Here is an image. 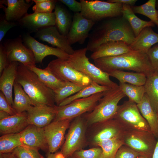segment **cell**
<instances>
[{"label":"cell","instance_id":"10","mask_svg":"<svg viewBox=\"0 0 158 158\" xmlns=\"http://www.w3.org/2000/svg\"><path fill=\"white\" fill-rule=\"evenodd\" d=\"M124 144L141 156L152 158L157 138L151 132L126 130L123 136Z\"/></svg>","mask_w":158,"mask_h":158},{"label":"cell","instance_id":"15","mask_svg":"<svg viewBox=\"0 0 158 158\" xmlns=\"http://www.w3.org/2000/svg\"><path fill=\"white\" fill-rule=\"evenodd\" d=\"M24 44L33 52L36 63H42L44 59L49 55H54L58 59L67 60L70 55L60 49L49 46L36 40L29 34L23 37Z\"/></svg>","mask_w":158,"mask_h":158},{"label":"cell","instance_id":"36","mask_svg":"<svg viewBox=\"0 0 158 158\" xmlns=\"http://www.w3.org/2000/svg\"><path fill=\"white\" fill-rule=\"evenodd\" d=\"M20 132L4 135L0 137V153H11L22 145Z\"/></svg>","mask_w":158,"mask_h":158},{"label":"cell","instance_id":"54","mask_svg":"<svg viewBox=\"0 0 158 158\" xmlns=\"http://www.w3.org/2000/svg\"><path fill=\"white\" fill-rule=\"evenodd\" d=\"M156 8L158 10V0H156Z\"/></svg>","mask_w":158,"mask_h":158},{"label":"cell","instance_id":"56","mask_svg":"<svg viewBox=\"0 0 158 158\" xmlns=\"http://www.w3.org/2000/svg\"><path fill=\"white\" fill-rule=\"evenodd\" d=\"M66 158H75L74 157L72 156H70V157H67Z\"/></svg>","mask_w":158,"mask_h":158},{"label":"cell","instance_id":"11","mask_svg":"<svg viewBox=\"0 0 158 158\" xmlns=\"http://www.w3.org/2000/svg\"><path fill=\"white\" fill-rule=\"evenodd\" d=\"M56 77L65 82L87 86L93 80L72 67L67 60L57 59L52 60L47 67Z\"/></svg>","mask_w":158,"mask_h":158},{"label":"cell","instance_id":"31","mask_svg":"<svg viewBox=\"0 0 158 158\" xmlns=\"http://www.w3.org/2000/svg\"><path fill=\"white\" fill-rule=\"evenodd\" d=\"M54 10L55 26L61 35L67 37L71 25L73 18L64 8L57 3Z\"/></svg>","mask_w":158,"mask_h":158},{"label":"cell","instance_id":"53","mask_svg":"<svg viewBox=\"0 0 158 158\" xmlns=\"http://www.w3.org/2000/svg\"><path fill=\"white\" fill-rule=\"evenodd\" d=\"M137 158H148L147 157L144 156H140L137 157Z\"/></svg>","mask_w":158,"mask_h":158},{"label":"cell","instance_id":"45","mask_svg":"<svg viewBox=\"0 0 158 158\" xmlns=\"http://www.w3.org/2000/svg\"><path fill=\"white\" fill-rule=\"evenodd\" d=\"M13 22L7 20L4 18L0 20V42L2 41L7 31L11 28L16 26Z\"/></svg>","mask_w":158,"mask_h":158},{"label":"cell","instance_id":"39","mask_svg":"<svg viewBox=\"0 0 158 158\" xmlns=\"http://www.w3.org/2000/svg\"><path fill=\"white\" fill-rule=\"evenodd\" d=\"M38 149L22 145L16 148L12 152L17 158H44Z\"/></svg>","mask_w":158,"mask_h":158},{"label":"cell","instance_id":"9","mask_svg":"<svg viewBox=\"0 0 158 158\" xmlns=\"http://www.w3.org/2000/svg\"><path fill=\"white\" fill-rule=\"evenodd\" d=\"M104 92L76 99L65 106H57L56 114L54 121L64 119L72 120L87 112H91L103 96Z\"/></svg>","mask_w":158,"mask_h":158},{"label":"cell","instance_id":"7","mask_svg":"<svg viewBox=\"0 0 158 158\" xmlns=\"http://www.w3.org/2000/svg\"><path fill=\"white\" fill-rule=\"evenodd\" d=\"M114 118L126 130H138L151 132L150 126L134 102L128 100L119 105Z\"/></svg>","mask_w":158,"mask_h":158},{"label":"cell","instance_id":"37","mask_svg":"<svg viewBox=\"0 0 158 158\" xmlns=\"http://www.w3.org/2000/svg\"><path fill=\"white\" fill-rule=\"evenodd\" d=\"M86 86L69 82H66L63 87L54 91L55 103L59 106L65 99L75 94Z\"/></svg>","mask_w":158,"mask_h":158},{"label":"cell","instance_id":"17","mask_svg":"<svg viewBox=\"0 0 158 158\" xmlns=\"http://www.w3.org/2000/svg\"><path fill=\"white\" fill-rule=\"evenodd\" d=\"M35 36L40 40L56 47L69 55H72L74 51L68 43L67 37L61 35L55 26L39 30L36 32Z\"/></svg>","mask_w":158,"mask_h":158},{"label":"cell","instance_id":"29","mask_svg":"<svg viewBox=\"0 0 158 158\" xmlns=\"http://www.w3.org/2000/svg\"><path fill=\"white\" fill-rule=\"evenodd\" d=\"M109 76L116 78L120 83H127L137 86H144L147 76L144 73L115 70L107 73Z\"/></svg>","mask_w":158,"mask_h":158},{"label":"cell","instance_id":"55","mask_svg":"<svg viewBox=\"0 0 158 158\" xmlns=\"http://www.w3.org/2000/svg\"><path fill=\"white\" fill-rule=\"evenodd\" d=\"M0 158H4L2 154L1 153H0Z\"/></svg>","mask_w":158,"mask_h":158},{"label":"cell","instance_id":"20","mask_svg":"<svg viewBox=\"0 0 158 158\" xmlns=\"http://www.w3.org/2000/svg\"><path fill=\"white\" fill-rule=\"evenodd\" d=\"M19 21L24 27L36 32L46 27L55 26L56 24L54 12L51 13H34L27 14Z\"/></svg>","mask_w":158,"mask_h":158},{"label":"cell","instance_id":"22","mask_svg":"<svg viewBox=\"0 0 158 158\" xmlns=\"http://www.w3.org/2000/svg\"><path fill=\"white\" fill-rule=\"evenodd\" d=\"M29 125L27 111L17 113L0 120V132L4 135L19 133Z\"/></svg>","mask_w":158,"mask_h":158},{"label":"cell","instance_id":"38","mask_svg":"<svg viewBox=\"0 0 158 158\" xmlns=\"http://www.w3.org/2000/svg\"><path fill=\"white\" fill-rule=\"evenodd\" d=\"M119 86L126 96L128 97V100L137 104L141 102L145 94L144 86L119 83Z\"/></svg>","mask_w":158,"mask_h":158},{"label":"cell","instance_id":"34","mask_svg":"<svg viewBox=\"0 0 158 158\" xmlns=\"http://www.w3.org/2000/svg\"><path fill=\"white\" fill-rule=\"evenodd\" d=\"M124 144L122 138L115 137L100 141L96 145L101 148L104 158H114L118 149Z\"/></svg>","mask_w":158,"mask_h":158},{"label":"cell","instance_id":"25","mask_svg":"<svg viewBox=\"0 0 158 158\" xmlns=\"http://www.w3.org/2000/svg\"><path fill=\"white\" fill-rule=\"evenodd\" d=\"M3 2L7 6L4 8L5 18L11 22L21 19L28 14V10L32 4L24 0H7Z\"/></svg>","mask_w":158,"mask_h":158},{"label":"cell","instance_id":"3","mask_svg":"<svg viewBox=\"0 0 158 158\" xmlns=\"http://www.w3.org/2000/svg\"><path fill=\"white\" fill-rule=\"evenodd\" d=\"M15 81L22 86L34 106L39 104L55 106L54 91L47 87L34 72L19 62Z\"/></svg>","mask_w":158,"mask_h":158},{"label":"cell","instance_id":"8","mask_svg":"<svg viewBox=\"0 0 158 158\" xmlns=\"http://www.w3.org/2000/svg\"><path fill=\"white\" fill-rule=\"evenodd\" d=\"M74 119L70 123L60 152L64 158L72 156L75 152L83 149L86 141L87 125L85 118L81 115Z\"/></svg>","mask_w":158,"mask_h":158},{"label":"cell","instance_id":"51","mask_svg":"<svg viewBox=\"0 0 158 158\" xmlns=\"http://www.w3.org/2000/svg\"><path fill=\"white\" fill-rule=\"evenodd\" d=\"M10 115L8 113L3 111H0V120L5 118Z\"/></svg>","mask_w":158,"mask_h":158},{"label":"cell","instance_id":"32","mask_svg":"<svg viewBox=\"0 0 158 158\" xmlns=\"http://www.w3.org/2000/svg\"><path fill=\"white\" fill-rule=\"evenodd\" d=\"M111 88L108 86L100 85L93 81L90 84L86 86L77 93L65 99L59 106H65L76 99L87 97L98 93L107 91Z\"/></svg>","mask_w":158,"mask_h":158},{"label":"cell","instance_id":"21","mask_svg":"<svg viewBox=\"0 0 158 158\" xmlns=\"http://www.w3.org/2000/svg\"><path fill=\"white\" fill-rule=\"evenodd\" d=\"M19 64V62L17 61L10 63L3 71L0 78V91L4 94L11 107L13 102V89Z\"/></svg>","mask_w":158,"mask_h":158},{"label":"cell","instance_id":"13","mask_svg":"<svg viewBox=\"0 0 158 158\" xmlns=\"http://www.w3.org/2000/svg\"><path fill=\"white\" fill-rule=\"evenodd\" d=\"M71 120L54 121L44 128L49 153L56 152L62 146L66 131L69 128Z\"/></svg>","mask_w":158,"mask_h":158},{"label":"cell","instance_id":"4","mask_svg":"<svg viewBox=\"0 0 158 158\" xmlns=\"http://www.w3.org/2000/svg\"><path fill=\"white\" fill-rule=\"evenodd\" d=\"M125 97L119 86L105 91L94 109L84 115L87 125L113 118L118 107V102Z\"/></svg>","mask_w":158,"mask_h":158},{"label":"cell","instance_id":"49","mask_svg":"<svg viewBox=\"0 0 158 158\" xmlns=\"http://www.w3.org/2000/svg\"><path fill=\"white\" fill-rule=\"evenodd\" d=\"M47 158H64L60 152H56L54 153H49Z\"/></svg>","mask_w":158,"mask_h":158},{"label":"cell","instance_id":"46","mask_svg":"<svg viewBox=\"0 0 158 158\" xmlns=\"http://www.w3.org/2000/svg\"><path fill=\"white\" fill-rule=\"evenodd\" d=\"M59 1L66 5L75 13H80L81 11L82 5L80 2L75 0H60Z\"/></svg>","mask_w":158,"mask_h":158},{"label":"cell","instance_id":"47","mask_svg":"<svg viewBox=\"0 0 158 158\" xmlns=\"http://www.w3.org/2000/svg\"><path fill=\"white\" fill-rule=\"evenodd\" d=\"M9 63L5 48L2 44L0 46V74L1 75L4 69L8 65Z\"/></svg>","mask_w":158,"mask_h":158},{"label":"cell","instance_id":"16","mask_svg":"<svg viewBox=\"0 0 158 158\" xmlns=\"http://www.w3.org/2000/svg\"><path fill=\"white\" fill-rule=\"evenodd\" d=\"M57 106H50L39 104L32 106L27 111L29 125L44 128L54 120L57 112Z\"/></svg>","mask_w":158,"mask_h":158},{"label":"cell","instance_id":"30","mask_svg":"<svg viewBox=\"0 0 158 158\" xmlns=\"http://www.w3.org/2000/svg\"><path fill=\"white\" fill-rule=\"evenodd\" d=\"M28 68L36 74L40 79L47 87L54 91L65 84L66 82L58 78L47 67L42 69L33 66Z\"/></svg>","mask_w":158,"mask_h":158},{"label":"cell","instance_id":"35","mask_svg":"<svg viewBox=\"0 0 158 158\" xmlns=\"http://www.w3.org/2000/svg\"><path fill=\"white\" fill-rule=\"evenodd\" d=\"M156 0H149L140 6H131L135 13L141 14L148 18L158 28V17L156 10Z\"/></svg>","mask_w":158,"mask_h":158},{"label":"cell","instance_id":"12","mask_svg":"<svg viewBox=\"0 0 158 158\" xmlns=\"http://www.w3.org/2000/svg\"><path fill=\"white\" fill-rule=\"evenodd\" d=\"M23 40L18 38L7 41L3 46L6 50L9 63L17 61L29 68L35 66L36 62L32 51L23 43Z\"/></svg>","mask_w":158,"mask_h":158},{"label":"cell","instance_id":"48","mask_svg":"<svg viewBox=\"0 0 158 158\" xmlns=\"http://www.w3.org/2000/svg\"><path fill=\"white\" fill-rule=\"evenodd\" d=\"M137 1V0H108L107 1L111 3H118L131 6H133Z\"/></svg>","mask_w":158,"mask_h":158},{"label":"cell","instance_id":"5","mask_svg":"<svg viewBox=\"0 0 158 158\" xmlns=\"http://www.w3.org/2000/svg\"><path fill=\"white\" fill-rule=\"evenodd\" d=\"M87 49L84 48L74 50L67 61L73 68L85 75L99 84L114 88L119 86L111 80L108 74L92 63L86 56Z\"/></svg>","mask_w":158,"mask_h":158},{"label":"cell","instance_id":"41","mask_svg":"<svg viewBox=\"0 0 158 158\" xmlns=\"http://www.w3.org/2000/svg\"><path fill=\"white\" fill-rule=\"evenodd\" d=\"M72 156L75 158H104L102 150L99 146L88 150L82 149L77 151Z\"/></svg>","mask_w":158,"mask_h":158},{"label":"cell","instance_id":"28","mask_svg":"<svg viewBox=\"0 0 158 158\" xmlns=\"http://www.w3.org/2000/svg\"><path fill=\"white\" fill-rule=\"evenodd\" d=\"M22 86L15 81L13 89L14 97L12 108L17 113L27 111L33 104Z\"/></svg>","mask_w":158,"mask_h":158},{"label":"cell","instance_id":"2","mask_svg":"<svg viewBox=\"0 0 158 158\" xmlns=\"http://www.w3.org/2000/svg\"><path fill=\"white\" fill-rule=\"evenodd\" d=\"M95 65L108 73L115 70L132 71L144 74L147 77L155 71L147 53L131 50L116 56L105 57L94 60Z\"/></svg>","mask_w":158,"mask_h":158},{"label":"cell","instance_id":"23","mask_svg":"<svg viewBox=\"0 0 158 158\" xmlns=\"http://www.w3.org/2000/svg\"><path fill=\"white\" fill-rule=\"evenodd\" d=\"M131 50L129 45L123 42L110 41L102 44L90 57L94 60L101 58L118 56Z\"/></svg>","mask_w":158,"mask_h":158},{"label":"cell","instance_id":"19","mask_svg":"<svg viewBox=\"0 0 158 158\" xmlns=\"http://www.w3.org/2000/svg\"><path fill=\"white\" fill-rule=\"evenodd\" d=\"M20 133V140L23 145L38 150H48L44 128L29 124Z\"/></svg>","mask_w":158,"mask_h":158},{"label":"cell","instance_id":"43","mask_svg":"<svg viewBox=\"0 0 158 158\" xmlns=\"http://www.w3.org/2000/svg\"><path fill=\"white\" fill-rule=\"evenodd\" d=\"M147 54L154 71L158 72V44L152 46Z\"/></svg>","mask_w":158,"mask_h":158},{"label":"cell","instance_id":"42","mask_svg":"<svg viewBox=\"0 0 158 158\" xmlns=\"http://www.w3.org/2000/svg\"><path fill=\"white\" fill-rule=\"evenodd\" d=\"M140 156L139 153L124 144L118 149L114 158H137Z\"/></svg>","mask_w":158,"mask_h":158},{"label":"cell","instance_id":"14","mask_svg":"<svg viewBox=\"0 0 158 158\" xmlns=\"http://www.w3.org/2000/svg\"><path fill=\"white\" fill-rule=\"evenodd\" d=\"M95 23L84 17L80 13H75L67 36L68 43L71 45L76 43L83 44L89 37L90 32Z\"/></svg>","mask_w":158,"mask_h":158},{"label":"cell","instance_id":"57","mask_svg":"<svg viewBox=\"0 0 158 158\" xmlns=\"http://www.w3.org/2000/svg\"><path fill=\"white\" fill-rule=\"evenodd\" d=\"M157 12L158 17V10H157Z\"/></svg>","mask_w":158,"mask_h":158},{"label":"cell","instance_id":"52","mask_svg":"<svg viewBox=\"0 0 158 158\" xmlns=\"http://www.w3.org/2000/svg\"><path fill=\"white\" fill-rule=\"evenodd\" d=\"M1 154L4 158H17L12 152Z\"/></svg>","mask_w":158,"mask_h":158},{"label":"cell","instance_id":"1","mask_svg":"<svg viewBox=\"0 0 158 158\" xmlns=\"http://www.w3.org/2000/svg\"><path fill=\"white\" fill-rule=\"evenodd\" d=\"M117 17L106 20L94 28L89 34L87 50L94 52L102 44L110 41H122L129 45L132 43L135 36L128 22L123 17Z\"/></svg>","mask_w":158,"mask_h":158},{"label":"cell","instance_id":"26","mask_svg":"<svg viewBox=\"0 0 158 158\" xmlns=\"http://www.w3.org/2000/svg\"><path fill=\"white\" fill-rule=\"evenodd\" d=\"M137 105L142 116L147 122L151 132L157 138L158 114L153 109L145 93L141 102Z\"/></svg>","mask_w":158,"mask_h":158},{"label":"cell","instance_id":"50","mask_svg":"<svg viewBox=\"0 0 158 158\" xmlns=\"http://www.w3.org/2000/svg\"><path fill=\"white\" fill-rule=\"evenodd\" d=\"M152 158H158V137L157 142Z\"/></svg>","mask_w":158,"mask_h":158},{"label":"cell","instance_id":"24","mask_svg":"<svg viewBox=\"0 0 158 158\" xmlns=\"http://www.w3.org/2000/svg\"><path fill=\"white\" fill-rule=\"evenodd\" d=\"M158 43V34L151 27L144 28L129 45L132 50L139 51L147 53L154 44Z\"/></svg>","mask_w":158,"mask_h":158},{"label":"cell","instance_id":"40","mask_svg":"<svg viewBox=\"0 0 158 158\" xmlns=\"http://www.w3.org/2000/svg\"><path fill=\"white\" fill-rule=\"evenodd\" d=\"M35 3L32 7L34 13H51L54 9L57 1L55 0H33Z\"/></svg>","mask_w":158,"mask_h":158},{"label":"cell","instance_id":"6","mask_svg":"<svg viewBox=\"0 0 158 158\" xmlns=\"http://www.w3.org/2000/svg\"><path fill=\"white\" fill-rule=\"evenodd\" d=\"M81 14L85 18L95 23L107 18L122 15L123 4L98 0H80Z\"/></svg>","mask_w":158,"mask_h":158},{"label":"cell","instance_id":"44","mask_svg":"<svg viewBox=\"0 0 158 158\" xmlns=\"http://www.w3.org/2000/svg\"><path fill=\"white\" fill-rule=\"evenodd\" d=\"M0 111L6 112L11 116L17 114L14 109L10 105L4 95L1 91L0 92Z\"/></svg>","mask_w":158,"mask_h":158},{"label":"cell","instance_id":"33","mask_svg":"<svg viewBox=\"0 0 158 158\" xmlns=\"http://www.w3.org/2000/svg\"><path fill=\"white\" fill-rule=\"evenodd\" d=\"M145 93L154 111L158 114V72L147 76L144 85Z\"/></svg>","mask_w":158,"mask_h":158},{"label":"cell","instance_id":"18","mask_svg":"<svg viewBox=\"0 0 158 158\" xmlns=\"http://www.w3.org/2000/svg\"><path fill=\"white\" fill-rule=\"evenodd\" d=\"M97 124L95 131L93 135L92 141L96 145L102 141L114 138H123L126 130L117 120L112 118Z\"/></svg>","mask_w":158,"mask_h":158},{"label":"cell","instance_id":"27","mask_svg":"<svg viewBox=\"0 0 158 158\" xmlns=\"http://www.w3.org/2000/svg\"><path fill=\"white\" fill-rule=\"evenodd\" d=\"M122 13V17L128 21L131 27L135 37L137 36L145 28L153 27L155 26L151 20H144L137 17L130 5L123 4Z\"/></svg>","mask_w":158,"mask_h":158}]
</instances>
